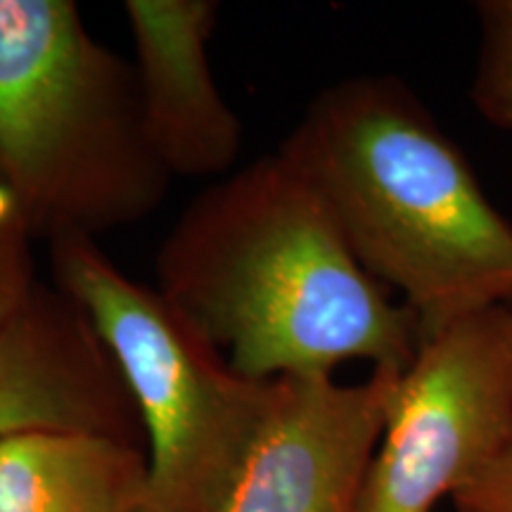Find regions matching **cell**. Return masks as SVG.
Returning a JSON list of instances; mask_svg holds the SVG:
<instances>
[{
    "mask_svg": "<svg viewBox=\"0 0 512 512\" xmlns=\"http://www.w3.org/2000/svg\"><path fill=\"white\" fill-rule=\"evenodd\" d=\"M510 309H512V306H510Z\"/></svg>",
    "mask_w": 512,
    "mask_h": 512,
    "instance_id": "5bb4252c",
    "label": "cell"
},
{
    "mask_svg": "<svg viewBox=\"0 0 512 512\" xmlns=\"http://www.w3.org/2000/svg\"><path fill=\"white\" fill-rule=\"evenodd\" d=\"M278 152L316 190L358 264L399 294L420 342L512 306V223L399 76L323 88Z\"/></svg>",
    "mask_w": 512,
    "mask_h": 512,
    "instance_id": "7a4b0ae2",
    "label": "cell"
},
{
    "mask_svg": "<svg viewBox=\"0 0 512 512\" xmlns=\"http://www.w3.org/2000/svg\"><path fill=\"white\" fill-rule=\"evenodd\" d=\"M477 67L470 98L491 126L512 133V0H479Z\"/></svg>",
    "mask_w": 512,
    "mask_h": 512,
    "instance_id": "30bf717a",
    "label": "cell"
},
{
    "mask_svg": "<svg viewBox=\"0 0 512 512\" xmlns=\"http://www.w3.org/2000/svg\"><path fill=\"white\" fill-rule=\"evenodd\" d=\"M27 219L8 185L0 181V332L15 320L38 290Z\"/></svg>",
    "mask_w": 512,
    "mask_h": 512,
    "instance_id": "8fae6325",
    "label": "cell"
},
{
    "mask_svg": "<svg viewBox=\"0 0 512 512\" xmlns=\"http://www.w3.org/2000/svg\"><path fill=\"white\" fill-rule=\"evenodd\" d=\"M399 377H278L264 427L216 512H361Z\"/></svg>",
    "mask_w": 512,
    "mask_h": 512,
    "instance_id": "8992f818",
    "label": "cell"
},
{
    "mask_svg": "<svg viewBox=\"0 0 512 512\" xmlns=\"http://www.w3.org/2000/svg\"><path fill=\"white\" fill-rule=\"evenodd\" d=\"M50 245L55 287L119 370L147 453L150 512H216L271 411L275 380H247L157 287L128 278L98 240Z\"/></svg>",
    "mask_w": 512,
    "mask_h": 512,
    "instance_id": "277c9868",
    "label": "cell"
},
{
    "mask_svg": "<svg viewBox=\"0 0 512 512\" xmlns=\"http://www.w3.org/2000/svg\"><path fill=\"white\" fill-rule=\"evenodd\" d=\"M136 512H150V510H147V508H145V505H143V508H138Z\"/></svg>",
    "mask_w": 512,
    "mask_h": 512,
    "instance_id": "4fadbf2b",
    "label": "cell"
},
{
    "mask_svg": "<svg viewBox=\"0 0 512 512\" xmlns=\"http://www.w3.org/2000/svg\"><path fill=\"white\" fill-rule=\"evenodd\" d=\"M145 498L138 441L50 427L0 439V512H136Z\"/></svg>",
    "mask_w": 512,
    "mask_h": 512,
    "instance_id": "9c48e42d",
    "label": "cell"
},
{
    "mask_svg": "<svg viewBox=\"0 0 512 512\" xmlns=\"http://www.w3.org/2000/svg\"><path fill=\"white\" fill-rule=\"evenodd\" d=\"M145 126L171 176L223 178L245 128L211 72L214 0H126Z\"/></svg>",
    "mask_w": 512,
    "mask_h": 512,
    "instance_id": "52a82bcc",
    "label": "cell"
},
{
    "mask_svg": "<svg viewBox=\"0 0 512 512\" xmlns=\"http://www.w3.org/2000/svg\"><path fill=\"white\" fill-rule=\"evenodd\" d=\"M43 427L136 441L140 420L79 306L57 287L38 285L0 332V439Z\"/></svg>",
    "mask_w": 512,
    "mask_h": 512,
    "instance_id": "ba28073f",
    "label": "cell"
},
{
    "mask_svg": "<svg viewBox=\"0 0 512 512\" xmlns=\"http://www.w3.org/2000/svg\"><path fill=\"white\" fill-rule=\"evenodd\" d=\"M512 439V309L422 339L396 382L361 512H434Z\"/></svg>",
    "mask_w": 512,
    "mask_h": 512,
    "instance_id": "5b68a950",
    "label": "cell"
},
{
    "mask_svg": "<svg viewBox=\"0 0 512 512\" xmlns=\"http://www.w3.org/2000/svg\"><path fill=\"white\" fill-rule=\"evenodd\" d=\"M456 512H512V439L453 496Z\"/></svg>",
    "mask_w": 512,
    "mask_h": 512,
    "instance_id": "7c38bea8",
    "label": "cell"
},
{
    "mask_svg": "<svg viewBox=\"0 0 512 512\" xmlns=\"http://www.w3.org/2000/svg\"><path fill=\"white\" fill-rule=\"evenodd\" d=\"M0 181L48 242L136 226L169 195L133 62L74 0H0Z\"/></svg>",
    "mask_w": 512,
    "mask_h": 512,
    "instance_id": "3957f363",
    "label": "cell"
},
{
    "mask_svg": "<svg viewBox=\"0 0 512 512\" xmlns=\"http://www.w3.org/2000/svg\"><path fill=\"white\" fill-rule=\"evenodd\" d=\"M157 290L247 380L332 375L347 361L399 370L418 320L358 264L280 152L207 185L157 252Z\"/></svg>",
    "mask_w": 512,
    "mask_h": 512,
    "instance_id": "6da1fadb",
    "label": "cell"
}]
</instances>
